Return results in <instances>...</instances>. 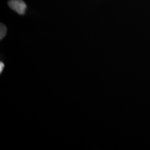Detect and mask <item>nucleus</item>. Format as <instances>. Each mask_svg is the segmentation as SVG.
Returning a JSON list of instances; mask_svg holds the SVG:
<instances>
[{
    "mask_svg": "<svg viewBox=\"0 0 150 150\" xmlns=\"http://www.w3.org/2000/svg\"><path fill=\"white\" fill-rule=\"evenodd\" d=\"M8 5L20 15L24 14L26 9V5L22 0H10L8 2Z\"/></svg>",
    "mask_w": 150,
    "mask_h": 150,
    "instance_id": "obj_1",
    "label": "nucleus"
},
{
    "mask_svg": "<svg viewBox=\"0 0 150 150\" xmlns=\"http://www.w3.org/2000/svg\"><path fill=\"white\" fill-rule=\"evenodd\" d=\"M7 33V28L4 24L1 23L0 25V38L2 40L3 38L5 36L6 34Z\"/></svg>",
    "mask_w": 150,
    "mask_h": 150,
    "instance_id": "obj_2",
    "label": "nucleus"
},
{
    "mask_svg": "<svg viewBox=\"0 0 150 150\" xmlns=\"http://www.w3.org/2000/svg\"><path fill=\"white\" fill-rule=\"evenodd\" d=\"M4 68V64L3 62H1V63H0V73L2 72Z\"/></svg>",
    "mask_w": 150,
    "mask_h": 150,
    "instance_id": "obj_3",
    "label": "nucleus"
}]
</instances>
